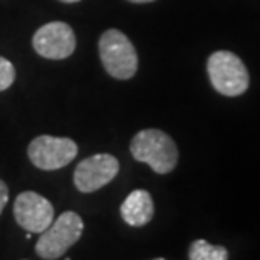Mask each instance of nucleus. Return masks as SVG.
I'll return each mask as SVG.
<instances>
[{
    "label": "nucleus",
    "mask_w": 260,
    "mask_h": 260,
    "mask_svg": "<svg viewBox=\"0 0 260 260\" xmlns=\"http://www.w3.org/2000/svg\"><path fill=\"white\" fill-rule=\"evenodd\" d=\"M131 154L136 161L146 163L154 173L167 175L176 168L178 148L165 131L143 129L131 140Z\"/></svg>",
    "instance_id": "1"
},
{
    "label": "nucleus",
    "mask_w": 260,
    "mask_h": 260,
    "mask_svg": "<svg viewBox=\"0 0 260 260\" xmlns=\"http://www.w3.org/2000/svg\"><path fill=\"white\" fill-rule=\"evenodd\" d=\"M207 71L215 91L223 96H240L250 84L247 66L237 54L230 51H217L208 57Z\"/></svg>",
    "instance_id": "2"
},
{
    "label": "nucleus",
    "mask_w": 260,
    "mask_h": 260,
    "mask_svg": "<svg viewBox=\"0 0 260 260\" xmlns=\"http://www.w3.org/2000/svg\"><path fill=\"white\" fill-rule=\"evenodd\" d=\"M99 57L109 76L114 79H131L138 71L135 46L118 29H109L99 39Z\"/></svg>",
    "instance_id": "3"
},
{
    "label": "nucleus",
    "mask_w": 260,
    "mask_h": 260,
    "mask_svg": "<svg viewBox=\"0 0 260 260\" xmlns=\"http://www.w3.org/2000/svg\"><path fill=\"white\" fill-rule=\"evenodd\" d=\"M84 222L76 212H64L42 232L36 243L39 257L46 260H56L62 257L74 243L79 242Z\"/></svg>",
    "instance_id": "4"
},
{
    "label": "nucleus",
    "mask_w": 260,
    "mask_h": 260,
    "mask_svg": "<svg viewBox=\"0 0 260 260\" xmlns=\"http://www.w3.org/2000/svg\"><path fill=\"white\" fill-rule=\"evenodd\" d=\"M34 167L44 171L64 168L77 156V145L71 138L42 135L30 141L27 149Z\"/></svg>",
    "instance_id": "5"
},
{
    "label": "nucleus",
    "mask_w": 260,
    "mask_h": 260,
    "mask_svg": "<svg viewBox=\"0 0 260 260\" xmlns=\"http://www.w3.org/2000/svg\"><path fill=\"white\" fill-rule=\"evenodd\" d=\"M118 173L119 161L113 154H94L77 165L74 171V185L82 193H92L113 181Z\"/></svg>",
    "instance_id": "6"
},
{
    "label": "nucleus",
    "mask_w": 260,
    "mask_h": 260,
    "mask_svg": "<svg viewBox=\"0 0 260 260\" xmlns=\"http://www.w3.org/2000/svg\"><path fill=\"white\" fill-rule=\"evenodd\" d=\"M32 46L46 59H66L76 51V34L66 22H49L34 34Z\"/></svg>",
    "instance_id": "7"
},
{
    "label": "nucleus",
    "mask_w": 260,
    "mask_h": 260,
    "mask_svg": "<svg viewBox=\"0 0 260 260\" xmlns=\"http://www.w3.org/2000/svg\"><path fill=\"white\" fill-rule=\"evenodd\" d=\"M14 217L24 230L42 234L54 222L52 203L36 191H24L15 198Z\"/></svg>",
    "instance_id": "8"
},
{
    "label": "nucleus",
    "mask_w": 260,
    "mask_h": 260,
    "mask_svg": "<svg viewBox=\"0 0 260 260\" xmlns=\"http://www.w3.org/2000/svg\"><path fill=\"white\" fill-rule=\"evenodd\" d=\"M154 215V203L146 190H133L121 205V217L131 226H145Z\"/></svg>",
    "instance_id": "9"
},
{
    "label": "nucleus",
    "mask_w": 260,
    "mask_h": 260,
    "mask_svg": "<svg viewBox=\"0 0 260 260\" xmlns=\"http://www.w3.org/2000/svg\"><path fill=\"white\" fill-rule=\"evenodd\" d=\"M190 260H229V250L222 245H213L203 239L195 240L188 248Z\"/></svg>",
    "instance_id": "10"
},
{
    "label": "nucleus",
    "mask_w": 260,
    "mask_h": 260,
    "mask_svg": "<svg viewBox=\"0 0 260 260\" xmlns=\"http://www.w3.org/2000/svg\"><path fill=\"white\" fill-rule=\"evenodd\" d=\"M15 81V68L9 59L0 56V91L9 89Z\"/></svg>",
    "instance_id": "11"
},
{
    "label": "nucleus",
    "mask_w": 260,
    "mask_h": 260,
    "mask_svg": "<svg viewBox=\"0 0 260 260\" xmlns=\"http://www.w3.org/2000/svg\"><path fill=\"white\" fill-rule=\"evenodd\" d=\"M7 202H9V188L5 185V181L0 180V213L4 212Z\"/></svg>",
    "instance_id": "12"
},
{
    "label": "nucleus",
    "mask_w": 260,
    "mask_h": 260,
    "mask_svg": "<svg viewBox=\"0 0 260 260\" xmlns=\"http://www.w3.org/2000/svg\"><path fill=\"white\" fill-rule=\"evenodd\" d=\"M133 4H148V2H154V0H129Z\"/></svg>",
    "instance_id": "13"
},
{
    "label": "nucleus",
    "mask_w": 260,
    "mask_h": 260,
    "mask_svg": "<svg viewBox=\"0 0 260 260\" xmlns=\"http://www.w3.org/2000/svg\"><path fill=\"white\" fill-rule=\"evenodd\" d=\"M60 2H66V4H74V2H79V0H60Z\"/></svg>",
    "instance_id": "14"
},
{
    "label": "nucleus",
    "mask_w": 260,
    "mask_h": 260,
    "mask_svg": "<svg viewBox=\"0 0 260 260\" xmlns=\"http://www.w3.org/2000/svg\"><path fill=\"white\" fill-rule=\"evenodd\" d=\"M154 260H165V258H161V257H159V258H154Z\"/></svg>",
    "instance_id": "15"
}]
</instances>
